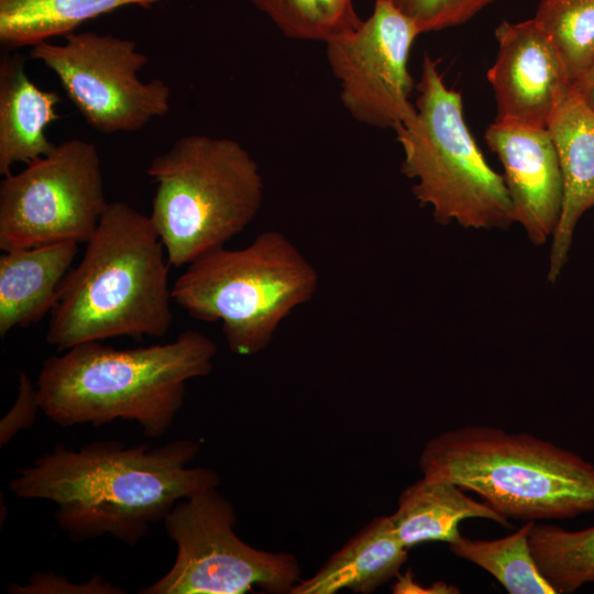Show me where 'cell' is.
<instances>
[{
  "label": "cell",
  "mask_w": 594,
  "mask_h": 594,
  "mask_svg": "<svg viewBox=\"0 0 594 594\" xmlns=\"http://www.w3.org/2000/svg\"><path fill=\"white\" fill-rule=\"evenodd\" d=\"M200 450L193 439L125 447L95 441L78 450L57 444L15 471L10 491L55 505L59 529L74 542L109 535L133 547L182 499L219 485V475L188 464Z\"/></svg>",
  "instance_id": "cell-1"
},
{
  "label": "cell",
  "mask_w": 594,
  "mask_h": 594,
  "mask_svg": "<svg viewBox=\"0 0 594 594\" xmlns=\"http://www.w3.org/2000/svg\"><path fill=\"white\" fill-rule=\"evenodd\" d=\"M217 351L198 330L132 349L84 342L42 362L35 382L40 408L63 427L121 419L158 438L184 404L186 382L210 374Z\"/></svg>",
  "instance_id": "cell-2"
},
{
  "label": "cell",
  "mask_w": 594,
  "mask_h": 594,
  "mask_svg": "<svg viewBox=\"0 0 594 594\" xmlns=\"http://www.w3.org/2000/svg\"><path fill=\"white\" fill-rule=\"evenodd\" d=\"M86 244L59 287L46 342L62 352L114 337H164L173 324L169 263L150 216L109 202Z\"/></svg>",
  "instance_id": "cell-3"
},
{
  "label": "cell",
  "mask_w": 594,
  "mask_h": 594,
  "mask_svg": "<svg viewBox=\"0 0 594 594\" xmlns=\"http://www.w3.org/2000/svg\"><path fill=\"white\" fill-rule=\"evenodd\" d=\"M418 464L424 477L476 493L507 519L594 512V465L527 432L477 425L450 429L426 442Z\"/></svg>",
  "instance_id": "cell-4"
},
{
  "label": "cell",
  "mask_w": 594,
  "mask_h": 594,
  "mask_svg": "<svg viewBox=\"0 0 594 594\" xmlns=\"http://www.w3.org/2000/svg\"><path fill=\"white\" fill-rule=\"evenodd\" d=\"M156 190L150 218L169 265H188L224 246L257 216L264 180L238 141L184 135L146 170Z\"/></svg>",
  "instance_id": "cell-5"
},
{
  "label": "cell",
  "mask_w": 594,
  "mask_h": 594,
  "mask_svg": "<svg viewBox=\"0 0 594 594\" xmlns=\"http://www.w3.org/2000/svg\"><path fill=\"white\" fill-rule=\"evenodd\" d=\"M311 262L284 233L271 230L242 249L212 250L189 263L172 286L190 317L220 322L231 352L254 355L318 288Z\"/></svg>",
  "instance_id": "cell-6"
},
{
  "label": "cell",
  "mask_w": 594,
  "mask_h": 594,
  "mask_svg": "<svg viewBox=\"0 0 594 594\" xmlns=\"http://www.w3.org/2000/svg\"><path fill=\"white\" fill-rule=\"evenodd\" d=\"M439 59L425 54L415 116L399 127L403 174L435 220L463 228H507L514 208L502 175L485 161L463 118L462 96L443 82Z\"/></svg>",
  "instance_id": "cell-7"
},
{
  "label": "cell",
  "mask_w": 594,
  "mask_h": 594,
  "mask_svg": "<svg viewBox=\"0 0 594 594\" xmlns=\"http://www.w3.org/2000/svg\"><path fill=\"white\" fill-rule=\"evenodd\" d=\"M232 503L217 487L179 501L164 519L176 544L173 566L141 594H290L300 581L297 558L245 543L234 531Z\"/></svg>",
  "instance_id": "cell-8"
},
{
  "label": "cell",
  "mask_w": 594,
  "mask_h": 594,
  "mask_svg": "<svg viewBox=\"0 0 594 594\" xmlns=\"http://www.w3.org/2000/svg\"><path fill=\"white\" fill-rule=\"evenodd\" d=\"M108 204L95 144L64 141L1 180L0 249L87 243Z\"/></svg>",
  "instance_id": "cell-9"
},
{
  "label": "cell",
  "mask_w": 594,
  "mask_h": 594,
  "mask_svg": "<svg viewBox=\"0 0 594 594\" xmlns=\"http://www.w3.org/2000/svg\"><path fill=\"white\" fill-rule=\"evenodd\" d=\"M65 38V44L40 42L29 55L56 75L91 128L108 134L134 132L169 111L168 86L161 79L139 78L147 56L135 42L91 31Z\"/></svg>",
  "instance_id": "cell-10"
},
{
  "label": "cell",
  "mask_w": 594,
  "mask_h": 594,
  "mask_svg": "<svg viewBox=\"0 0 594 594\" xmlns=\"http://www.w3.org/2000/svg\"><path fill=\"white\" fill-rule=\"evenodd\" d=\"M419 34L391 0H375L369 18L326 43L341 102L354 120L396 131L415 116L408 58Z\"/></svg>",
  "instance_id": "cell-11"
},
{
  "label": "cell",
  "mask_w": 594,
  "mask_h": 594,
  "mask_svg": "<svg viewBox=\"0 0 594 594\" xmlns=\"http://www.w3.org/2000/svg\"><path fill=\"white\" fill-rule=\"evenodd\" d=\"M496 61L487 72L496 120L547 128L572 82L546 32L536 20L502 22L495 30Z\"/></svg>",
  "instance_id": "cell-12"
},
{
  "label": "cell",
  "mask_w": 594,
  "mask_h": 594,
  "mask_svg": "<svg viewBox=\"0 0 594 594\" xmlns=\"http://www.w3.org/2000/svg\"><path fill=\"white\" fill-rule=\"evenodd\" d=\"M485 141L503 164L515 222L535 245L544 244L557 229L563 200L561 167L548 128L495 120Z\"/></svg>",
  "instance_id": "cell-13"
},
{
  "label": "cell",
  "mask_w": 594,
  "mask_h": 594,
  "mask_svg": "<svg viewBox=\"0 0 594 594\" xmlns=\"http://www.w3.org/2000/svg\"><path fill=\"white\" fill-rule=\"evenodd\" d=\"M563 179L560 220L552 235L548 280L563 270L579 220L594 207V107L573 88L554 108L547 125Z\"/></svg>",
  "instance_id": "cell-14"
},
{
  "label": "cell",
  "mask_w": 594,
  "mask_h": 594,
  "mask_svg": "<svg viewBox=\"0 0 594 594\" xmlns=\"http://www.w3.org/2000/svg\"><path fill=\"white\" fill-rule=\"evenodd\" d=\"M78 253L77 242L3 251L0 256V336L29 327L53 310Z\"/></svg>",
  "instance_id": "cell-15"
},
{
  "label": "cell",
  "mask_w": 594,
  "mask_h": 594,
  "mask_svg": "<svg viewBox=\"0 0 594 594\" xmlns=\"http://www.w3.org/2000/svg\"><path fill=\"white\" fill-rule=\"evenodd\" d=\"M56 91L38 88L28 76L24 58L7 51L0 62V174L51 153L45 129L59 116Z\"/></svg>",
  "instance_id": "cell-16"
},
{
  "label": "cell",
  "mask_w": 594,
  "mask_h": 594,
  "mask_svg": "<svg viewBox=\"0 0 594 594\" xmlns=\"http://www.w3.org/2000/svg\"><path fill=\"white\" fill-rule=\"evenodd\" d=\"M408 549L396 536L391 516L374 518L290 594H369L393 580L407 561Z\"/></svg>",
  "instance_id": "cell-17"
},
{
  "label": "cell",
  "mask_w": 594,
  "mask_h": 594,
  "mask_svg": "<svg viewBox=\"0 0 594 594\" xmlns=\"http://www.w3.org/2000/svg\"><path fill=\"white\" fill-rule=\"evenodd\" d=\"M469 518L510 527L506 517L486 502L464 494L454 483L424 476L400 493L397 509L391 515L394 531L407 549L427 541L450 544L462 536L459 524Z\"/></svg>",
  "instance_id": "cell-18"
},
{
  "label": "cell",
  "mask_w": 594,
  "mask_h": 594,
  "mask_svg": "<svg viewBox=\"0 0 594 594\" xmlns=\"http://www.w3.org/2000/svg\"><path fill=\"white\" fill-rule=\"evenodd\" d=\"M161 0H0V42L7 51L66 36L88 20L125 6Z\"/></svg>",
  "instance_id": "cell-19"
},
{
  "label": "cell",
  "mask_w": 594,
  "mask_h": 594,
  "mask_svg": "<svg viewBox=\"0 0 594 594\" xmlns=\"http://www.w3.org/2000/svg\"><path fill=\"white\" fill-rule=\"evenodd\" d=\"M535 521L515 532L492 540L461 536L450 543L454 556L492 574L509 594H557L543 578L532 557L529 534Z\"/></svg>",
  "instance_id": "cell-20"
},
{
  "label": "cell",
  "mask_w": 594,
  "mask_h": 594,
  "mask_svg": "<svg viewBox=\"0 0 594 594\" xmlns=\"http://www.w3.org/2000/svg\"><path fill=\"white\" fill-rule=\"evenodd\" d=\"M529 546L539 571L557 594H571L594 583V526L570 531L535 521Z\"/></svg>",
  "instance_id": "cell-21"
},
{
  "label": "cell",
  "mask_w": 594,
  "mask_h": 594,
  "mask_svg": "<svg viewBox=\"0 0 594 594\" xmlns=\"http://www.w3.org/2000/svg\"><path fill=\"white\" fill-rule=\"evenodd\" d=\"M534 19L575 82L594 64V0H540Z\"/></svg>",
  "instance_id": "cell-22"
},
{
  "label": "cell",
  "mask_w": 594,
  "mask_h": 594,
  "mask_svg": "<svg viewBox=\"0 0 594 594\" xmlns=\"http://www.w3.org/2000/svg\"><path fill=\"white\" fill-rule=\"evenodd\" d=\"M287 37L327 43L362 19L353 0H250Z\"/></svg>",
  "instance_id": "cell-23"
},
{
  "label": "cell",
  "mask_w": 594,
  "mask_h": 594,
  "mask_svg": "<svg viewBox=\"0 0 594 594\" xmlns=\"http://www.w3.org/2000/svg\"><path fill=\"white\" fill-rule=\"evenodd\" d=\"M418 26L420 33L468 22L494 0H391Z\"/></svg>",
  "instance_id": "cell-24"
},
{
  "label": "cell",
  "mask_w": 594,
  "mask_h": 594,
  "mask_svg": "<svg viewBox=\"0 0 594 594\" xmlns=\"http://www.w3.org/2000/svg\"><path fill=\"white\" fill-rule=\"evenodd\" d=\"M11 594H120L125 593L100 575H94L85 583H73L52 572H40L20 585L12 582L8 587Z\"/></svg>",
  "instance_id": "cell-25"
},
{
  "label": "cell",
  "mask_w": 594,
  "mask_h": 594,
  "mask_svg": "<svg viewBox=\"0 0 594 594\" xmlns=\"http://www.w3.org/2000/svg\"><path fill=\"white\" fill-rule=\"evenodd\" d=\"M40 409L36 384L21 371L16 399L0 420V446L8 444L21 430L32 427Z\"/></svg>",
  "instance_id": "cell-26"
},
{
  "label": "cell",
  "mask_w": 594,
  "mask_h": 594,
  "mask_svg": "<svg viewBox=\"0 0 594 594\" xmlns=\"http://www.w3.org/2000/svg\"><path fill=\"white\" fill-rule=\"evenodd\" d=\"M572 88L590 106L594 107V64L580 79L572 84Z\"/></svg>",
  "instance_id": "cell-27"
}]
</instances>
